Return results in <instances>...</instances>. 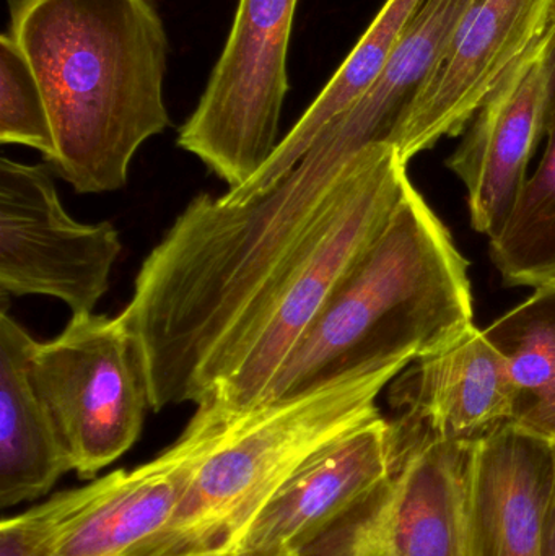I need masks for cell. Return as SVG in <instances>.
Listing matches in <instances>:
<instances>
[{
    "instance_id": "9a60e30c",
    "label": "cell",
    "mask_w": 555,
    "mask_h": 556,
    "mask_svg": "<svg viewBox=\"0 0 555 556\" xmlns=\"http://www.w3.org/2000/svg\"><path fill=\"white\" fill-rule=\"evenodd\" d=\"M36 340L0 313V506L12 508L46 495L72 467L51 417L33 384Z\"/></svg>"
},
{
    "instance_id": "4fadbf2b",
    "label": "cell",
    "mask_w": 555,
    "mask_h": 556,
    "mask_svg": "<svg viewBox=\"0 0 555 556\" xmlns=\"http://www.w3.org/2000/svg\"><path fill=\"white\" fill-rule=\"evenodd\" d=\"M396 427L437 440H485L510 427L514 392L504 355L472 327L442 352L407 365L390 389Z\"/></svg>"
},
{
    "instance_id": "7a4b0ae2",
    "label": "cell",
    "mask_w": 555,
    "mask_h": 556,
    "mask_svg": "<svg viewBox=\"0 0 555 556\" xmlns=\"http://www.w3.org/2000/svg\"><path fill=\"white\" fill-rule=\"evenodd\" d=\"M468 266L409 182L380 237L332 291L261 404L354 369L407 366L449 349L476 326Z\"/></svg>"
},
{
    "instance_id": "5bb4252c",
    "label": "cell",
    "mask_w": 555,
    "mask_h": 556,
    "mask_svg": "<svg viewBox=\"0 0 555 556\" xmlns=\"http://www.w3.org/2000/svg\"><path fill=\"white\" fill-rule=\"evenodd\" d=\"M554 446L514 427L479 444L476 555L543 556Z\"/></svg>"
},
{
    "instance_id": "3957f363",
    "label": "cell",
    "mask_w": 555,
    "mask_h": 556,
    "mask_svg": "<svg viewBox=\"0 0 555 556\" xmlns=\"http://www.w3.org/2000/svg\"><path fill=\"white\" fill-rule=\"evenodd\" d=\"M406 365L344 372L250 410L198 405L186 430L198 467L173 518L127 556H231L273 496L319 454L381 417L377 399Z\"/></svg>"
},
{
    "instance_id": "ac0fdd59",
    "label": "cell",
    "mask_w": 555,
    "mask_h": 556,
    "mask_svg": "<svg viewBox=\"0 0 555 556\" xmlns=\"http://www.w3.org/2000/svg\"><path fill=\"white\" fill-rule=\"evenodd\" d=\"M546 150L497 237L492 263L505 285L543 287L555 280V2L546 31Z\"/></svg>"
},
{
    "instance_id": "d6986e66",
    "label": "cell",
    "mask_w": 555,
    "mask_h": 556,
    "mask_svg": "<svg viewBox=\"0 0 555 556\" xmlns=\"http://www.w3.org/2000/svg\"><path fill=\"white\" fill-rule=\"evenodd\" d=\"M0 142L28 147L51 165L54 134L41 88L15 39L0 36Z\"/></svg>"
},
{
    "instance_id": "e0dca14e",
    "label": "cell",
    "mask_w": 555,
    "mask_h": 556,
    "mask_svg": "<svg viewBox=\"0 0 555 556\" xmlns=\"http://www.w3.org/2000/svg\"><path fill=\"white\" fill-rule=\"evenodd\" d=\"M484 333L507 362L510 427L555 446V285L538 287Z\"/></svg>"
},
{
    "instance_id": "277c9868",
    "label": "cell",
    "mask_w": 555,
    "mask_h": 556,
    "mask_svg": "<svg viewBox=\"0 0 555 556\" xmlns=\"http://www.w3.org/2000/svg\"><path fill=\"white\" fill-rule=\"evenodd\" d=\"M406 168L388 143L349 162L292 266L257 307L230 378L202 404L235 412L261 404L332 291L393 217L411 182Z\"/></svg>"
},
{
    "instance_id": "6da1fadb",
    "label": "cell",
    "mask_w": 555,
    "mask_h": 556,
    "mask_svg": "<svg viewBox=\"0 0 555 556\" xmlns=\"http://www.w3.org/2000/svg\"><path fill=\"white\" fill-rule=\"evenodd\" d=\"M54 134L51 168L78 194L119 191L137 150L172 124L168 36L150 0H7Z\"/></svg>"
},
{
    "instance_id": "8fae6325",
    "label": "cell",
    "mask_w": 555,
    "mask_h": 556,
    "mask_svg": "<svg viewBox=\"0 0 555 556\" xmlns=\"http://www.w3.org/2000/svg\"><path fill=\"white\" fill-rule=\"evenodd\" d=\"M546 35L508 72L466 127L446 166L465 182L469 218L497 237L527 185L528 166L546 137Z\"/></svg>"
},
{
    "instance_id": "8992f818",
    "label": "cell",
    "mask_w": 555,
    "mask_h": 556,
    "mask_svg": "<svg viewBox=\"0 0 555 556\" xmlns=\"http://www.w3.org/2000/svg\"><path fill=\"white\" fill-rule=\"evenodd\" d=\"M31 378L81 479L123 457L152 408L146 365L121 314H72L58 337L33 346Z\"/></svg>"
},
{
    "instance_id": "ba28073f",
    "label": "cell",
    "mask_w": 555,
    "mask_h": 556,
    "mask_svg": "<svg viewBox=\"0 0 555 556\" xmlns=\"http://www.w3.org/2000/svg\"><path fill=\"white\" fill-rule=\"evenodd\" d=\"M51 169L0 160V291L55 298L72 314L93 313L123 251L119 231L110 222L72 218Z\"/></svg>"
},
{
    "instance_id": "52a82bcc",
    "label": "cell",
    "mask_w": 555,
    "mask_h": 556,
    "mask_svg": "<svg viewBox=\"0 0 555 556\" xmlns=\"http://www.w3.org/2000/svg\"><path fill=\"white\" fill-rule=\"evenodd\" d=\"M299 0H240L198 106L179 127V149L228 191L243 188L279 146L290 90V36Z\"/></svg>"
},
{
    "instance_id": "5b68a950",
    "label": "cell",
    "mask_w": 555,
    "mask_h": 556,
    "mask_svg": "<svg viewBox=\"0 0 555 556\" xmlns=\"http://www.w3.org/2000/svg\"><path fill=\"white\" fill-rule=\"evenodd\" d=\"M390 424L393 470L299 556H478L481 441L437 440Z\"/></svg>"
},
{
    "instance_id": "ffe728a7",
    "label": "cell",
    "mask_w": 555,
    "mask_h": 556,
    "mask_svg": "<svg viewBox=\"0 0 555 556\" xmlns=\"http://www.w3.org/2000/svg\"><path fill=\"white\" fill-rule=\"evenodd\" d=\"M543 556H555V446L553 469H551L546 502H544Z\"/></svg>"
},
{
    "instance_id": "7c38bea8",
    "label": "cell",
    "mask_w": 555,
    "mask_h": 556,
    "mask_svg": "<svg viewBox=\"0 0 555 556\" xmlns=\"http://www.w3.org/2000/svg\"><path fill=\"white\" fill-rule=\"evenodd\" d=\"M396 463L390 420L380 417L297 472L254 519L231 556H299L377 486Z\"/></svg>"
},
{
    "instance_id": "30bf717a",
    "label": "cell",
    "mask_w": 555,
    "mask_h": 556,
    "mask_svg": "<svg viewBox=\"0 0 555 556\" xmlns=\"http://www.w3.org/2000/svg\"><path fill=\"white\" fill-rule=\"evenodd\" d=\"M555 0H475L420 88L393 146L401 160L465 132L508 72L546 35Z\"/></svg>"
},
{
    "instance_id": "2e32d148",
    "label": "cell",
    "mask_w": 555,
    "mask_h": 556,
    "mask_svg": "<svg viewBox=\"0 0 555 556\" xmlns=\"http://www.w3.org/2000/svg\"><path fill=\"white\" fill-rule=\"evenodd\" d=\"M424 2L426 0H387L331 80L290 132L280 139L269 162L243 188L220 195L222 201L243 204L279 182L308 152L319 134L370 90Z\"/></svg>"
},
{
    "instance_id": "44dd1931",
    "label": "cell",
    "mask_w": 555,
    "mask_h": 556,
    "mask_svg": "<svg viewBox=\"0 0 555 556\" xmlns=\"http://www.w3.org/2000/svg\"><path fill=\"white\" fill-rule=\"evenodd\" d=\"M551 283H554V285H555V280H554V281H551Z\"/></svg>"
},
{
    "instance_id": "9c48e42d",
    "label": "cell",
    "mask_w": 555,
    "mask_h": 556,
    "mask_svg": "<svg viewBox=\"0 0 555 556\" xmlns=\"http://www.w3.org/2000/svg\"><path fill=\"white\" fill-rule=\"evenodd\" d=\"M199 447L188 430L155 459L3 519L26 556H127L173 518Z\"/></svg>"
}]
</instances>
